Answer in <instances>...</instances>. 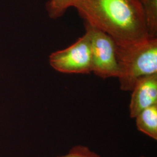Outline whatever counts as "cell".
Instances as JSON below:
<instances>
[{
  "label": "cell",
  "mask_w": 157,
  "mask_h": 157,
  "mask_svg": "<svg viewBox=\"0 0 157 157\" xmlns=\"http://www.w3.org/2000/svg\"><path fill=\"white\" fill-rule=\"evenodd\" d=\"M73 7L84 22L107 34L116 43L150 37L143 6L138 0H78Z\"/></svg>",
  "instance_id": "6da1fadb"
},
{
  "label": "cell",
  "mask_w": 157,
  "mask_h": 157,
  "mask_svg": "<svg viewBox=\"0 0 157 157\" xmlns=\"http://www.w3.org/2000/svg\"><path fill=\"white\" fill-rule=\"evenodd\" d=\"M115 52L121 90L131 91L139 78L157 73V37L131 43H115Z\"/></svg>",
  "instance_id": "7a4b0ae2"
},
{
  "label": "cell",
  "mask_w": 157,
  "mask_h": 157,
  "mask_svg": "<svg viewBox=\"0 0 157 157\" xmlns=\"http://www.w3.org/2000/svg\"><path fill=\"white\" fill-rule=\"evenodd\" d=\"M85 28L90 37L92 72L102 78H118L119 68L115 41L107 34L86 23Z\"/></svg>",
  "instance_id": "3957f363"
},
{
  "label": "cell",
  "mask_w": 157,
  "mask_h": 157,
  "mask_svg": "<svg viewBox=\"0 0 157 157\" xmlns=\"http://www.w3.org/2000/svg\"><path fill=\"white\" fill-rule=\"evenodd\" d=\"M51 67L63 73L89 74L92 72L90 37L87 32L73 44L52 52L49 56Z\"/></svg>",
  "instance_id": "277c9868"
},
{
  "label": "cell",
  "mask_w": 157,
  "mask_h": 157,
  "mask_svg": "<svg viewBox=\"0 0 157 157\" xmlns=\"http://www.w3.org/2000/svg\"><path fill=\"white\" fill-rule=\"evenodd\" d=\"M131 91L129 112L130 118H135L144 109L157 104V73L139 78Z\"/></svg>",
  "instance_id": "5b68a950"
},
{
  "label": "cell",
  "mask_w": 157,
  "mask_h": 157,
  "mask_svg": "<svg viewBox=\"0 0 157 157\" xmlns=\"http://www.w3.org/2000/svg\"><path fill=\"white\" fill-rule=\"evenodd\" d=\"M135 118L137 129L157 140V104L144 109Z\"/></svg>",
  "instance_id": "8992f818"
},
{
  "label": "cell",
  "mask_w": 157,
  "mask_h": 157,
  "mask_svg": "<svg viewBox=\"0 0 157 157\" xmlns=\"http://www.w3.org/2000/svg\"><path fill=\"white\" fill-rule=\"evenodd\" d=\"M142 6L148 36L157 37V0H146Z\"/></svg>",
  "instance_id": "52a82bcc"
},
{
  "label": "cell",
  "mask_w": 157,
  "mask_h": 157,
  "mask_svg": "<svg viewBox=\"0 0 157 157\" xmlns=\"http://www.w3.org/2000/svg\"><path fill=\"white\" fill-rule=\"evenodd\" d=\"M78 0H49L46 3V10L51 19H56L65 13L67 9L73 6Z\"/></svg>",
  "instance_id": "ba28073f"
},
{
  "label": "cell",
  "mask_w": 157,
  "mask_h": 157,
  "mask_svg": "<svg viewBox=\"0 0 157 157\" xmlns=\"http://www.w3.org/2000/svg\"><path fill=\"white\" fill-rule=\"evenodd\" d=\"M57 157H102L90 150L87 146L76 145L72 147L67 154Z\"/></svg>",
  "instance_id": "9c48e42d"
},
{
  "label": "cell",
  "mask_w": 157,
  "mask_h": 157,
  "mask_svg": "<svg viewBox=\"0 0 157 157\" xmlns=\"http://www.w3.org/2000/svg\"><path fill=\"white\" fill-rule=\"evenodd\" d=\"M138 1H139L141 3V4H143L146 1V0H138Z\"/></svg>",
  "instance_id": "30bf717a"
},
{
  "label": "cell",
  "mask_w": 157,
  "mask_h": 157,
  "mask_svg": "<svg viewBox=\"0 0 157 157\" xmlns=\"http://www.w3.org/2000/svg\"><path fill=\"white\" fill-rule=\"evenodd\" d=\"M146 157V156H143H143H140V157Z\"/></svg>",
  "instance_id": "8fae6325"
}]
</instances>
